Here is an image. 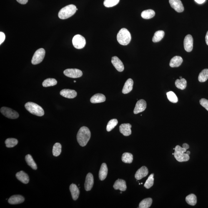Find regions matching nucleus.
Masks as SVG:
<instances>
[{"label":"nucleus","instance_id":"nucleus-1","mask_svg":"<svg viewBox=\"0 0 208 208\" xmlns=\"http://www.w3.org/2000/svg\"><path fill=\"white\" fill-rule=\"evenodd\" d=\"M91 132L89 128L83 126L79 129L77 134V140L79 145L85 146L90 139Z\"/></svg>","mask_w":208,"mask_h":208},{"label":"nucleus","instance_id":"nucleus-2","mask_svg":"<svg viewBox=\"0 0 208 208\" xmlns=\"http://www.w3.org/2000/svg\"><path fill=\"white\" fill-rule=\"evenodd\" d=\"M74 5L71 4L61 9L58 13V17L61 19H67L73 16L77 11Z\"/></svg>","mask_w":208,"mask_h":208},{"label":"nucleus","instance_id":"nucleus-3","mask_svg":"<svg viewBox=\"0 0 208 208\" xmlns=\"http://www.w3.org/2000/svg\"><path fill=\"white\" fill-rule=\"evenodd\" d=\"M131 37L130 33L125 28H122L119 31L117 36V39L119 44L126 46L129 44Z\"/></svg>","mask_w":208,"mask_h":208},{"label":"nucleus","instance_id":"nucleus-4","mask_svg":"<svg viewBox=\"0 0 208 208\" xmlns=\"http://www.w3.org/2000/svg\"><path fill=\"white\" fill-rule=\"evenodd\" d=\"M25 107L31 114L38 116L44 115V112L42 108L35 103L28 102L25 104Z\"/></svg>","mask_w":208,"mask_h":208},{"label":"nucleus","instance_id":"nucleus-5","mask_svg":"<svg viewBox=\"0 0 208 208\" xmlns=\"http://www.w3.org/2000/svg\"><path fill=\"white\" fill-rule=\"evenodd\" d=\"M175 150L174 153L175 158L178 161L182 162L189 160V155L185 153L186 152L187 150L181 147L179 145H177L176 146Z\"/></svg>","mask_w":208,"mask_h":208},{"label":"nucleus","instance_id":"nucleus-6","mask_svg":"<svg viewBox=\"0 0 208 208\" xmlns=\"http://www.w3.org/2000/svg\"><path fill=\"white\" fill-rule=\"evenodd\" d=\"M45 55V51L43 48H40L37 50L33 55L31 63L33 64H39L43 61Z\"/></svg>","mask_w":208,"mask_h":208},{"label":"nucleus","instance_id":"nucleus-7","mask_svg":"<svg viewBox=\"0 0 208 208\" xmlns=\"http://www.w3.org/2000/svg\"><path fill=\"white\" fill-rule=\"evenodd\" d=\"M73 46L77 49H82L85 46V39L80 35L77 34L73 37L72 40Z\"/></svg>","mask_w":208,"mask_h":208},{"label":"nucleus","instance_id":"nucleus-8","mask_svg":"<svg viewBox=\"0 0 208 208\" xmlns=\"http://www.w3.org/2000/svg\"><path fill=\"white\" fill-rule=\"evenodd\" d=\"M1 112L3 115L8 119H18L19 116V114L18 112L8 107H2L1 109Z\"/></svg>","mask_w":208,"mask_h":208},{"label":"nucleus","instance_id":"nucleus-9","mask_svg":"<svg viewBox=\"0 0 208 208\" xmlns=\"http://www.w3.org/2000/svg\"><path fill=\"white\" fill-rule=\"evenodd\" d=\"M64 74L68 77L76 78L81 77L83 73L80 70L77 69H68L64 71Z\"/></svg>","mask_w":208,"mask_h":208},{"label":"nucleus","instance_id":"nucleus-10","mask_svg":"<svg viewBox=\"0 0 208 208\" xmlns=\"http://www.w3.org/2000/svg\"><path fill=\"white\" fill-rule=\"evenodd\" d=\"M193 43H194V40L191 35L188 34L185 36L184 40V47L187 52H190L192 51Z\"/></svg>","mask_w":208,"mask_h":208},{"label":"nucleus","instance_id":"nucleus-11","mask_svg":"<svg viewBox=\"0 0 208 208\" xmlns=\"http://www.w3.org/2000/svg\"><path fill=\"white\" fill-rule=\"evenodd\" d=\"M171 7L178 13H182L184 11V7L180 0H169Z\"/></svg>","mask_w":208,"mask_h":208},{"label":"nucleus","instance_id":"nucleus-12","mask_svg":"<svg viewBox=\"0 0 208 208\" xmlns=\"http://www.w3.org/2000/svg\"><path fill=\"white\" fill-rule=\"evenodd\" d=\"M146 108V103L144 99H140L136 103L135 107L134 108V114H137L142 112L145 110Z\"/></svg>","mask_w":208,"mask_h":208},{"label":"nucleus","instance_id":"nucleus-13","mask_svg":"<svg viewBox=\"0 0 208 208\" xmlns=\"http://www.w3.org/2000/svg\"><path fill=\"white\" fill-rule=\"evenodd\" d=\"M94 184V176L90 173L87 175L84 184L85 189L86 191H89L92 189Z\"/></svg>","mask_w":208,"mask_h":208},{"label":"nucleus","instance_id":"nucleus-14","mask_svg":"<svg viewBox=\"0 0 208 208\" xmlns=\"http://www.w3.org/2000/svg\"><path fill=\"white\" fill-rule=\"evenodd\" d=\"M111 63L116 69L119 72H122L124 69V66L122 61L117 56H114L112 58Z\"/></svg>","mask_w":208,"mask_h":208},{"label":"nucleus","instance_id":"nucleus-15","mask_svg":"<svg viewBox=\"0 0 208 208\" xmlns=\"http://www.w3.org/2000/svg\"><path fill=\"white\" fill-rule=\"evenodd\" d=\"M61 95L67 99H73L77 96V92L74 90L64 89L60 92Z\"/></svg>","mask_w":208,"mask_h":208},{"label":"nucleus","instance_id":"nucleus-16","mask_svg":"<svg viewBox=\"0 0 208 208\" xmlns=\"http://www.w3.org/2000/svg\"><path fill=\"white\" fill-rule=\"evenodd\" d=\"M149 174V170L145 166H143L138 170L135 174V178L137 180H140L146 177Z\"/></svg>","mask_w":208,"mask_h":208},{"label":"nucleus","instance_id":"nucleus-17","mask_svg":"<svg viewBox=\"0 0 208 208\" xmlns=\"http://www.w3.org/2000/svg\"><path fill=\"white\" fill-rule=\"evenodd\" d=\"M131 125L129 124H124L119 126L120 132L125 136H129L131 134Z\"/></svg>","mask_w":208,"mask_h":208},{"label":"nucleus","instance_id":"nucleus-18","mask_svg":"<svg viewBox=\"0 0 208 208\" xmlns=\"http://www.w3.org/2000/svg\"><path fill=\"white\" fill-rule=\"evenodd\" d=\"M24 198L21 195H14L11 196L8 199V202L12 205H16L21 204L24 202Z\"/></svg>","mask_w":208,"mask_h":208},{"label":"nucleus","instance_id":"nucleus-19","mask_svg":"<svg viewBox=\"0 0 208 208\" xmlns=\"http://www.w3.org/2000/svg\"><path fill=\"white\" fill-rule=\"evenodd\" d=\"M16 177L18 180L24 184H27L29 181V176L24 171H21L17 173Z\"/></svg>","mask_w":208,"mask_h":208},{"label":"nucleus","instance_id":"nucleus-20","mask_svg":"<svg viewBox=\"0 0 208 208\" xmlns=\"http://www.w3.org/2000/svg\"><path fill=\"white\" fill-rule=\"evenodd\" d=\"M106 98L104 95L98 94L94 95L91 98L90 101L92 104H99L104 102L106 101Z\"/></svg>","mask_w":208,"mask_h":208},{"label":"nucleus","instance_id":"nucleus-21","mask_svg":"<svg viewBox=\"0 0 208 208\" xmlns=\"http://www.w3.org/2000/svg\"><path fill=\"white\" fill-rule=\"evenodd\" d=\"M134 81L130 78L127 79L124 84L122 90V93L124 94H129L133 89Z\"/></svg>","mask_w":208,"mask_h":208},{"label":"nucleus","instance_id":"nucleus-22","mask_svg":"<svg viewBox=\"0 0 208 208\" xmlns=\"http://www.w3.org/2000/svg\"><path fill=\"white\" fill-rule=\"evenodd\" d=\"M114 187L115 190H119L121 191H125L127 188L125 181L119 179L115 182Z\"/></svg>","mask_w":208,"mask_h":208},{"label":"nucleus","instance_id":"nucleus-23","mask_svg":"<svg viewBox=\"0 0 208 208\" xmlns=\"http://www.w3.org/2000/svg\"><path fill=\"white\" fill-rule=\"evenodd\" d=\"M108 168L105 163H103L101 165L100 169L99 171V179L101 180H104L107 177L108 174Z\"/></svg>","mask_w":208,"mask_h":208},{"label":"nucleus","instance_id":"nucleus-24","mask_svg":"<svg viewBox=\"0 0 208 208\" xmlns=\"http://www.w3.org/2000/svg\"><path fill=\"white\" fill-rule=\"evenodd\" d=\"M183 61L182 58L180 56H174L171 59L170 66L172 68L179 67L182 64Z\"/></svg>","mask_w":208,"mask_h":208},{"label":"nucleus","instance_id":"nucleus-25","mask_svg":"<svg viewBox=\"0 0 208 208\" xmlns=\"http://www.w3.org/2000/svg\"><path fill=\"white\" fill-rule=\"evenodd\" d=\"M70 190L72 198L74 200H77L79 194V190L77 185L74 184H71L69 187Z\"/></svg>","mask_w":208,"mask_h":208},{"label":"nucleus","instance_id":"nucleus-26","mask_svg":"<svg viewBox=\"0 0 208 208\" xmlns=\"http://www.w3.org/2000/svg\"><path fill=\"white\" fill-rule=\"evenodd\" d=\"M26 161L28 165L34 170L37 169V166L30 155H27L25 157Z\"/></svg>","mask_w":208,"mask_h":208},{"label":"nucleus","instance_id":"nucleus-27","mask_svg":"<svg viewBox=\"0 0 208 208\" xmlns=\"http://www.w3.org/2000/svg\"><path fill=\"white\" fill-rule=\"evenodd\" d=\"M155 15V12L151 9H148L143 11L141 14V16L144 19H150L152 18Z\"/></svg>","mask_w":208,"mask_h":208},{"label":"nucleus","instance_id":"nucleus-28","mask_svg":"<svg viewBox=\"0 0 208 208\" xmlns=\"http://www.w3.org/2000/svg\"><path fill=\"white\" fill-rule=\"evenodd\" d=\"M175 84L178 89L184 90L187 87V81L184 78H182L180 79H177L175 81Z\"/></svg>","mask_w":208,"mask_h":208},{"label":"nucleus","instance_id":"nucleus-29","mask_svg":"<svg viewBox=\"0 0 208 208\" xmlns=\"http://www.w3.org/2000/svg\"><path fill=\"white\" fill-rule=\"evenodd\" d=\"M186 202L190 205L192 206L195 205L197 203V197L194 194H190L186 197Z\"/></svg>","mask_w":208,"mask_h":208},{"label":"nucleus","instance_id":"nucleus-30","mask_svg":"<svg viewBox=\"0 0 208 208\" xmlns=\"http://www.w3.org/2000/svg\"><path fill=\"white\" fill-rule=\"evenodd\" d=\"M152 199L150 198H146L143 200L140 203V208H149L150 207L152 204Z\"/></svg>","mask_w":208,"mask_h":208},{"label":"nucleus","instance_id":"nucleus-31","mask_svg":"<svg viewBox=\"0 0 208 208\" xmlns=\"http://www.w3.org/2000/svg\"><path fill=\"white\" fill-rule=\"evenodd\" d=\"M165 35V33L163 31H158L156 32L152 38V41L154 43H157L160 41Z\"/></svg>","mask_w":208,"mask_h":208},{"label":"nucleus","instance_id":"nucleus-32","mask_svg":"<svg viewBox=\"0 0 208 208\" xmlns=\"http://www.w3.org/2000/svg\"><path fill=\"white\" fill-rule=\"evenodd\" d=\"M208 79V69H205L200 73L198 77L199 82L202 83L205 82Z\"/></svg>","mask_w":208,"mask_h":208},{"label":"nucleus","instance_id":"nucleus-33","mask_svg":"<svg viewBox=\"0 0 208 208\" xmlns=\"http://www.w3.org/2000/svg\"><path fill=\"white\" fill-rule=\"evenodd\" d=\"M122 160L126 164H131L133 160V155L129 153H124L122 156Z\"/></svg>","mask_w":208,"mask_h":208},{"label":"nucleus","instance_id":"nucleus-34","mask_svg":"<svg viewBox=\"0 0 208 208\" xmlns=\"http://www.w3.org/2000/svg\"><path fill=\"white\" fill-rule=\"evenodd\" d=\"M57 84V81L53 78H48L45 80L43 83V87H48L49 86H54Z\"/></svg>","mask_w":208,"mask_h":208},{"label":"nucleus","instance_id":"nucleus-35","mask_svg":"<svg viewBox=\"0 0 208 208\" xmlns=\"http://www.w3.org/2000/svg\"><path fill=\"white\" fill-rule=\"evenodd\" d=\"M61 148L62 146L59 143H56L53 146V155L55 156H59L61 154Z\"/></svg>","mask_w":208,"mask_h":208},{"label":"nucleus","instance_id":"nucleus-36","mask_svg":"<svg viewBox=\"0 0 208 208\" xmlns=\"http://www.w3.org/2000/svg\"><path fill=\"white\" fill-rule=\"evenodd\" d=\"M18 141L16 139L9 138L6 140L5 144L6 146L8 148H13L18 144Z\"/></svg>","mask_w":208,"mask_h":208},{"label":"nucleus","instance_id":"nucleus-37","mask_svg":"<svg viewBox=\"0 0 208 208\" xmlns=\"http://www.w3.org/2000/svg\"><path fill=\"white\" fill-rule=\"evenodd\" d=\"M154 174H151L148 178L144 185L146 189H149L152 187L154 184Z\"/></svg>","mask_w":208,"mask_h":208},{"label":"nucleus","instance_id":"nucleus-38","mask_svg":"<svg viewBox=\"0 0 208 208\" xmlns=\"http://www.w3.org/2000/svg\"><path fill=\"white\" fill-rule=\"evenodd\" d=\"M118 121L117 119H114L110 120L107 125L106 126V130L109 132L112 130L118 124Z\"/></svg>","mask_w":208,"mask_h":208},{"label":"nucleus","instance_id":"nucleus-39","mask_svg":"<svg viewBox=\"0 0 208 208\" xmlns=\"http://www.w3.org/2000/svg\"><path fill=\"white\" fill-rule=\"evenodd\" d=\"M168 99L171 102L173 103H177L178 101V98L174 92L171 91L166 93Z\"/></svg>","mask_w":208,"mask_h":208},{"label":"nucleus","instance_id":"nucleus-40","mask_svg":"<svg viewBox=\"0 0 208 208\" xmlns=\"http://www.w3.org/2000/svg\"><path fill=\"white\" fill-rule=\"evenodd\" d=\"M119 0H104V5L106 7H112L119 3Z\"/></svg>","mask_w":208,"mask_h":208},{"label":"nucleus","instance_id":"nucleus-41","mask_svg":"<svg viewBox=\"0 0 208 208\" xmlns=\"http://www.w3.org/2000/svg\"><path fill=\"white\" fill-rule=\"evenodd\" d=\"M200 103L203 107L205 108L208 111V100L205 99H201L200 100Z\"/></svg>","mask_w":208,"mask_h":208},{"label":"nucleus","instance_id":"nucleus-42","mask_svg":"<svg viewBox=\"0 0 208 208\" xmlns=\"http://www.w3.org/2000/svg\"><path fill=\"white\" fill-rule=\"evenodd\" d=\"M5 35L3 32H0V44H1L4 42L5 39Z\"/></svg>","mask_w":208,"mask_h":208},{"label":"nucleus","instance_id":"nucleus-43","mask_svg":"<svg viewBox=\"0 0 208 208\" xmlns=\"http://www.w3.org/2000/svg\"><path fill=\"white\" fill-rule=\"evenodd\" d=\"M18 2L22 4H25L28 2V0H16Z\"/></svg>","mask_w":208,"mask_h":208},{"label":"nucleus","instance_id":"nucleus-44","mask_svg":"<svg viewBox=\"0 0 208 208\" xmlns=\"http://www.w3.org/2000/svg\"><path fill=\"white\" fill-rule=\"evenodd\" d=\"M206 0H195L196 3L199 4H202L205 2Z\"/></svg>","mask_w":208,"mask_h":208},{"label":"nucleus","instance_id":"nucleus-45","mask_svg":"<svg viewBox=\"0 0 208 208\" xmlns=\"http://www.w3.org/2000/svg\"><path fill=\"white\" fill-rule=\"evenodd\" d=\"M182 147L184 148V149H185L186 150H188L189 149V145L187 144H183Z\"/></svg>","mask_w":208,"mask_h":208},{"label":"nucleus","instance_id":"nucleus-46","mask_svg":"<svg viewBox=\"0 0 208 208\" xmlns=\"http://www.w3.org/2000/svg\"><path fill=\"white\" fill-rule=\"evenodd\" d=\"M205 41L206 44H207L208 46V31H207L205 36Z\"/></svg>","mask_w":208,"mask_h":208},{"label":"nucleus","instance_id":"nucleus-47","mask_svg":"<svg viewBox=\"0 0 208 208\" xmlns=\"http://www.w3.org/2000/svg\"><path fill=\"white\" fill-rule=\"evenodd\" d=\"M186 154L188 155H189L190 154V152L189 151H186Z\"/></svg>","mask_w":208,"mask_h":208},{"label":"nucleus","instance_id":"nucleus-48","mask_svg":"<svg viewBox=\"0 0 208 208\" xmlns=\"http://www.w3.org/2000/svg\"><path fill=\"white\" fill-rule=\"evenodd\" d=\"M180 79H182V76H180Z\"/></svg>","mask_w":208,"mask_h":208},{"label":"nucleus","instance_id":"nucleus-49","mask_svg":"<svg viewBox=\"0 0 208 208\" xmlns=\"http://www.w3.org/2000/svg\"><path fill=\"white\" fill-rule=\"evenodd\" d=\"M74 83H76V81H74Z\"/></svg>","mask_w":208,"mask_h":208},{"label":"nucleus","instance_id":"nucleus-50","mask_svg":"<svg viewBox=\"0 0 208 208\" xmlns=\"http://www.w3.org/2000/svg\"><path fill=\"white\" fill-rule=\"evenodd\" d=\"M120 193H121V194H122V192H120Z\"/></svg>","mask_w":208,"mask_h":208}]
</instances>
